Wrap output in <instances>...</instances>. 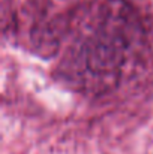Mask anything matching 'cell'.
I'll return each mask as SVG.
<instances>
[{
	"instance_id": "1",
	"label": "cell",
	"mask_w": 153,
	"mask_h": 154,
	"mask_svg": "<svg viewBox=\"0 0 153 154\" xmlns=\"http://www.w3.org/2000/svg\"><path fill=\"white\" fill-rule=\"evenodd\" d=\"M144 45L141 23L128 8L104 6L77 29L62 61L63 76L84 93L110 91L135 66Z\"/></svg>"
}]
</instances>
